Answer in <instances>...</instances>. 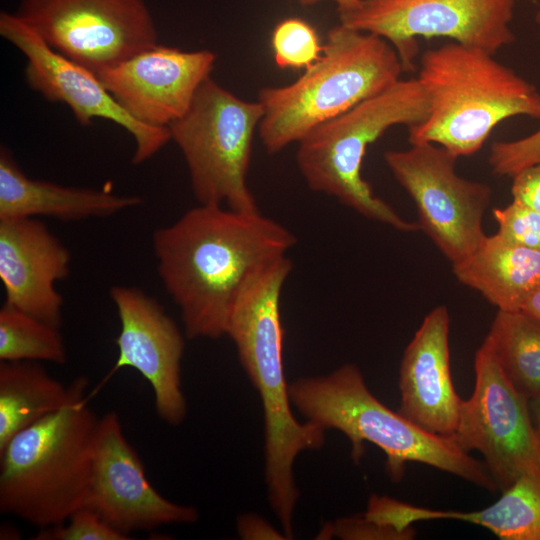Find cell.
Segmentation results:
<instances>
[{"instance_id": "cell-3", "label": "cell", "mask_w": 540, "mask_h": 540, "mask_svg": "<svg viewBox=\"0 0 540 540\" xmlns=\"http://www.w3.org/2000/svg\"><path fill=\"white\" fill-rule=\"evenodd\" d=\"M495 55L451 42L426 50L418 81L429 101L426 118L408 127L410 144L433 143L458 158L478 152L502 121L540 119L536 87Z\"/></svg>"}, {"instance_id": "cell-16", "label": "cell", "mask_w": 540, "mask_h": 540, "mask_svg": "<svg viewBox=\"0 0 540 540\" xmlns=\"http://www.w3.org/2000/svg\"><path fill=\"white\" fill-rule=\"evenodd\" d=\"M215 61L209 50L183 51L157 44L97 76L135 119L168 127L186 113Z\"/></svg>"}, {"instance_id": "cell-4", "label": "cell", "mask_w": 540, "mask_h": 540, "mask_svg": "<svg viewBox=\"0 0 540 540\" xmlns=\"http://www.w3.org/2000/svg\"><path fill=\"white\" fill-rule=\"evenodd\" d=\"M289 396L307 421L342 432L352 445L356 463L364 454V442L380 448L392 481L402 479L407 462H419L488 491L497 490L484 462L471 457L452 438L432 434L385 406L354 364L328 375L299 378L289 384Z\"/></svg>"}, {"instance_id": "cell-18", "label": "cell", "mask_w": 540, "mask_h": 540, "mask_svg": "<svg viewBox=\"0 0 540 540\" xmlns=\"http://www.w3.org/2000/svg\"><path fill=\"white\" fill-rule=\"evenodd\" d=\"M449 328L444 305L424 317L400 363L398 412L432 434L452 438L463 399L451 377Z\"/></svg>"}, {"instance_id": "cell-15", "label": "cell", "mask_w": 540, "mask_h": 540, "mask_svg": "<svg viewBox=\"0 0 540 540\" xmlns=\"http://www.w3.org/2000/svg\"><path fill=\"white\" fill-rule=\"evenodd\" d=\"M109 294L120 321L113 371H138L152 387L158 417L171 426L182 424L187 414L181 381L185 343L178 325L140 288L115 285Z\"/></svg>"}, {"instance_id": "cell-24", "label": "cell", "mask_w": 540, "mask_h": 540, "mask_svg": "<svg viewBox=\"0 0 540 540\" xmlns=\"http://www.w3.org/2000/svg\"><path fill=\"white\" fill-rule=\"evenodd\" d=\"M0 361L64 364L67 351L60 328L4 302L0 309Z\"/></svg>"}, {"instance_id": "cell-23", "label": "cell", "mask_w": 540, "mask_h": 540, "mask_svg": "<svg viewBox=\"0 0 540 540\" xmlns=\"http://www.w3.org/2000/svg\"><path fill=\"white\" fill-rule=\"evenodd\" d=\"M459 520L482 526L502 540H540V477L518 478L496 502L460 512Z\"/></svg>"}, {"instance_id": "cell-33", "label": "cell", "mask_w": 540, "mask_h": 540, "mask_svg": "<svg viewBox=\"0 0 540 540\" xmlns=\"http://www.w3.org/2000/svg\"><path fill=\"white\" fill-rule=\"evenodd\" d=\"M528 405L534 429L540 439V395L528 400Z\"/></svg>"}, {"instance_id": "cell-7", "label": "cell", "mask_w": 540, "mask_h": 540, "mask_svg": "<svg viewBox=\"0 0 540 540\" xmlns=\"http://www.w3.org/2000/svg\"><path fill=\"white\" fill-rule=\"evenodd\" d=\"M428 111V97L418 79H400L318 126L298 142L296 152V163L307 186L398 231L421 230L418 222L405 220L374 194L361 168L370 144L393 126L409 127L423 121Z\"/></svg>"}, {"instance_id": "cell-35", "label": "cell", "mask_w": 540, "mask_h": 540, "mask_svg": "<svg viewBox=\"0 0 540 540\" xmlns=\"http://www.w3.org/2000/svg\"><path fill=\"white\" fill-rule=\"evenodd\" d=\"M535 20H536L537 23L540 24V4H539L538 10L536 12Z\"/></svg>"}, {"instance_id": "cell-30", "label": "cell", "mask_w": 540, "mask_h": 540, "mask_svg": "<svg viewBox=\"0 0 540 540\" xmlns=\"http://www.w3.org/2000/svg\"><path fill=\"white\" fill-rule=\"evenodd\" d=\"M512 201L540 214V164L528 166L512 176Z\"/></svg>"}, {"instance_id": "cell-9", "label": "cell", "mask_w": 540, "mask_h": 540, "mask_svg": "<svg viewBox=\"0 0 540 540\" xmlns=\"http://www.w3.org/2000/svg\"><path fill=\"white\" fill-rule=\"evenodd\" d=\"M515 0H361L338 11L340 24L387 40L406 71L414 69L418 38L444 37L493 55L515 41Z\"/></svg>"}, {"instance_id": "cell-8", "label": "cell", "mask_w": 540, "mask_h": 540, "mask_svg": "<svg viewBox=\"0 0 540 540\" xmlns=\"http://www.w3.org/2000/svg\"><path fill=\"white\" fill-rule=\"evenodd\" d=\"M263 108L220 86L202 82L186 113L168 126L186 162L199 204L260 211L247 184L254 133Z\"/></svg>"}, {"instance_id": "cell-1", "label": "cell", "mask_w": 540, "mask_h": 540, "mask_svg": "<svg viewBox=\"0 0 540 540\" xmlns=\"http://www.w3.org/2000/svg\"><path fill=\"white\" fill-rule=\"evenodd\" d=\"M296 237L258 212L199 204L154 231L157 272L185 335L217 339L243 292L294 247Z\"/></svg>"}, {"instance_id": "cell-19", "label": "cell", "mask_w": 540, "mask_h": 540, "mask_svg": "<svg viewBox=\"0 0 540 540\" xmlns=\"http://www.w3.org/2000/svg\"><path fill=\"white\" fill-rule=\"evenodd\" d=\"M142 203L136 195L64 186L28 177L6 146L0 149V219L52 217L78 221L115 215Z\"/></svg>"}, {"instance_id": "cell-32", "label": "cell", "mask_w": 540, "mask_h": 540, "mask_svg": "<svg viewBox=\"0 0 540 540\" xmlns=\"http://www.w3.org/2000/svg\"><path fill=\"white\" fill-rule=\"evenodd\" d=\"M519 311L540 322V285L528 295Z\"/></svg>"}, {"instance_id": "cell-21", "label": "cell", "mask_w": 540, "mask_h": 540, "mask_svg": "<svg viewBox=\"0 0 540 540\" xmlns=\"http://www.w3.org/2000/svg\"><path fill=\"white\" fill-rule=\"evenodd\" d=\"M85 380L65 386L36 361H0V451L17 433L66 405Z\"/></svg>"}, {"instance_id": "cell-11", "label": "cell", "mask_w": 540, "mask_h": 540, "mask_svg": "<svg viewBox=\"0 0 540 540\" xmlns=\"http://www.w3.org/2000/svg\"><path fill=\"white\" fill-rule=\"evenodd\" d=\"M15 14L52 49L96 75L158 44L144 0H21Z\"/></svg>"}, {"instance_id": "cell-31", "label": "cell", "mask_w": 540, "mask_h": 540, "mask_svg": "<svg viewBox=\"0 0 540 540\" xmlns=\"http://www.w3.org/2000/svg\"><path fill=\"white\" fill-rule=\"evenodd\" d=\"M238 533L242 539H287L268 522L255 514H244L237 520Z\"/></svg>"}, {"instance_id": "cell-34", "label": "cell", "mask_w": 540, "mask_h": 540, "mask_svg": "<svg viewBox=\"0 0 540 540\" xmlns=\"http://www.w3.org/2000/svg\"><path fill=\"white\" fill-rule=\"evenodd\" d=\"M302 5H313L322 1H331L337 5V11L348 10L359 5L361 0H297Z\"/></svg>"}, {"instance_id": "cell-6", "label": "cell", "mask_w": 540, "mask_h": 540, "mask_svg": "<svg viewBox=\"0 0 540 540\" xmlns=\"http://www.w3.org/2000/svg\"><path fill=\"white\" fill-rule=\"evenodd\" d=\"M88 380L63 407L17 433L0 451V511L41 529L84 505L99 418Z\"/></svg>"}, {"instance_id": "cell-17", "label": "cell", "mask_w": 540, "mask_h": 540, "mask_svg": "<svg viewBox=\"0 0 540 540\" xmlns=\"http://www.w3.org/2000/svg\"><path fill=\"white\" fill-rule=\"evenodd\" d=\"M69 249L36 218L0 219V280L5 303L56 327L63 322L56 283L71 270Z\"/></svg>"}, {"instance_id": "cell-29", "label": "cell", "mask_w": 540, "mask_h": 540, "mask_svg": "<svg viewBox=\"0 0 540 540\" xmlns=\"http://www.w3.org/2000/svg\"><path fill=\"white\" fill-rule=\"evenodd\" d=\"M329 535H337L343 539H392L409 540L416 535L415 530L400 531L391 526L382 525L364 517H351L338 520L332 524Z\"/></svg>"}, {"instance_id": "cell-2", "label": "cell", "mask_w": 540, "mask_h": 540, "mask_svg": "<svg viewBox=\"0 0 540 540\" xmlns=\"http://www.w3.org/2000/svg\"><path fill=\"white\" fill-rule=\"evenodd\" d=\"M291 270L292 262L286 256L258 277L238 299L226 330L260 395L268 500L287 537L294 535V512L300 495L293 472L295 460L303 451L320 449L326 431L310 421L300 423L291 410L280 316L281 292Z\"/></svg>"}, {"instance_id": "cell-20", "label": "cell", "mask_w": 540, "mask_h": 540, "mask_svg": "<svg viewBox=\"0 0 540 540\" xmlns=\"http://www.w3.org/2000/svg\"><path fill=\"white\" fill-rule=\"evenodd\" d=\"M456 279L478 291L498 310L519 311L540 285V251L486 236L466 258L452 264Z\"/></svg>"}, {"instance_id": "cell-22", "label": "cell", "mask_w": 540, "mask_h": 540, "mask_svg": "<svg viewBox=\"0 0 540 540\" xmlns=\"http://www.w3.org/2000/svg\"><path fill=\"white\" fill-rule=\"evenodd\" d=\"M511 385L528 400L540 395V322L498 310L485 337Z\"/></svg>"}, {"instance_id": "cell-26", "label": "cell", "mask_w": 540, "mask_h": 540, "mask_svg": "<svg viewBox=\"0 0 540 540\" xmlns=\"http://www.w3.org/2000/svg\"><path fill=\"white\" fill-rule=\"evenodd\" d=\"M36 540H129L127 536L106 523L87 506L75 510L59 525L43 528Z\"/></svg>"}, {"instance_id": "cell-12", "label": "cell", "mask_w": 540, "mask_h": 540, "mask_svg": "<svg viewBox=\"0 0 540 540\" xmlns=\"http://www.w3.org/2000/svg\"><path fill=\"white\" fill-rule=\"evenodd\" d=\"M474 371L473 394L463 400L453 441L467 453L482 454L501 492L522 476L540 477V439L528 399L505 377L485 339L475 353Z\"/></svg>"}, {"instance_id": "cell-10", "label": "cell", "mask_w": 540, "mask_h": 540, "mask_svg": "<svg viewBox=\"0 0 540 540\" xmlns=\"http://www.w3.org/2000/svg\"><path fill=\"white\" fill-rule=\"evenodd\" d=\"M389 150L384 160L415 203L419 225L452 263L470 255L486 238L483 216L491 203L489 185L456 172L457 156L433 143Z\"/></svg>"}, {"instance_id": "cell-5", "label": "cell", "mask_w": 540, "mask_h": 540, "mask_svg": "<svg viewBox=\"0 0 540 540\" xmlns=\"http://www.w3.org/2000/svg\"><path fill=\"white\" fill-rule=\"evenodd\" d=\"M405 72L393 46L372 33L332 27L320 58L294 82L265 87L258 127L268 154L300 142L312 130L399 81Z\"/></svg>"}, {"instance_id": "cell-25", "label": "cell", "mask_w": 540, "mask_h": 540, "mask_svg": "<svg viewBox=\"0 0 540 540\" xmlns=\"http://www.w3.org/2000/svg\"><path fill=\"white\" fill-rule=\"evenodd\" d=\"M274 61L281 69H305L317 61L323 46L316 30L300 18H287L274 28L271 38Z\"/></svg>"}, {"instance_id": "cell-14", "label": "cell", "mask_w": 540, "mask_h": 540, "mask_svg": "<svg viewBox=\"0 0 540 540\" xmlns=\"http://www.w3.org/2000/svg\"><path fill=\"white\" fill-rule=\"evenodd\" d=\"M84 506L127 536L199 519L195 507L172 502L152 486L114 411L98 420Z\"/></svg>"}, {"instance_id": "cell-28", "label": "cell", "mask_w": 540, "mask_h": 540, "mask_svg": "<svg viewBox=\"0 0 540 540\" xmlns=\"http://www.w3.org/2000/svg\"><path fill=\"white\" fill-rule=\"evenodd\" d=\"M488 161L494 174L509 177L540 164V128L517 140L494 142Z\"/></svg>"}, {"instance_id": "cell-13", "label": "cell", "mask_w": 540, "mask_h": 540, "mask_svg": "<svg viewBox=\"0 0 540 540\" xmlns=\"http://www.w3.org/2000/svg\"><path fill=\"white\" fill-rule=\"evenodd\" d=\"M0 35L25 56L24 75L31 89L50 102L66 104L82 126L101 118L125 129L135 141L133 164L147 161L171 140L168 127L135 119L93 71L52 49L15 13L1 12Z\"/></svg>"}, {"instance_id": "cell-27", "label": "cell", "mask_w": 540, "mask_h": 540, "mask_svg": "<svg viewBox=\"0 0 540 540\" xmlns=\"http://www.w3.org/2000/svg\"><path fill=\"white\" fill-rule=\"evenodd\" d=\"M493 217L498 224V235L517 246L540 251V214L512 201L504 208H494Z\"/></svg>"}]
</instances>
